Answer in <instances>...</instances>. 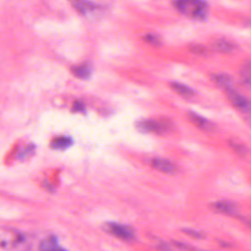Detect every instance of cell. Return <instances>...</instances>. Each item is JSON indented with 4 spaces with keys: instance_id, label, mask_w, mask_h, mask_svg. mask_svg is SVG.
<instances>
[{
    "instance_id": "cell-12",
    "label": "cell",
    "mask_w": 251,
    "mask_h": 251,
    "mask_svg": "<svg viewBox=\"0 0 251 251\" xmlns=\"http://www.w3.org/2000/svg\"><path fill=\"white\" fill-rule=\"evenodd\" d=\"M212 49L219 53L228 54L234 49V45L226 39H218L212 43Z\"/></svg>"
},
{
    "instance_id": "cell-18",
    "label": "cell",
    "mask_w": 251,
    "mask_h": 251,
    "mask_svg": "<svg viewBox=\"0 0 251 251\" xmlns=\"http://www.w3.org/2000/svg\"><path fill=\"white\" fill-rule=\"evenodd\" d=\"M172 243H173V245H174L176 248H177V249H179V250H181V251H203V250H200V249L196 248L195 246L190 245V244L185 243V242L173 240Z\"/></svg>"
},
{
    "instance_id": "cell-2",
    "label": "cell",
    "mask_w": 251,
    "mask_h": 251,
    "mask_svg": "<svg viewBox=\"0 0 251 251\" xmlns=\"http://www.w3.org/2000/svg\"><path fill=\"white\" fill-rule=\"evenodd\" d=\"M136 130L142 133H155L159 135L170 133L174 130V124L167 118L139 119L134 123Z\"/></svg>"
},
{
    "instance_id": "cell-20",
    "label": "cell",
    "mask_w": 251,
    "mask_h": 251,
    "mask_svg": "<svg viewBox=\"0 0 251 251\" xmlns=\"http://www.w3.org/2000/svg\"><path fill=\"white\" fill-rule=\"evenodd\" d=\"M190 51L198 56H205L207 54L206 47L201 44H192L190 46Z\"/></svg>"
},
{
    "instance_id": "cell-5",
    "label": "cell",
    "mask_w": 251,
    "mask_h": 251,
    "mask_svg": "<svg viewBox=\"0 0 251 251\" xmlns=\"http://www.w3.org/2000/svg\"><path fill=\"white\" fill-rule=\"evenodd\" d=\"M187 117L189 119V121L195 126H197L200 130L205 131V132H214L216 131L217 126L212 123L210 120L206 119L205 117L192 112V111H188L187 112Z\"/></svg>"
},
{
    "instance_id": "cell-10",
    "label": "cell",
    "mask_w": 251,
    "mask_h": 251,
    "mask_svg": "<svg viewBox=\"0 0 251 251\" xmlns=\"http://www.w3.org/2000/svg\"><path fill=\"white\" fill-rule=\"evenodd\" d=\"M72 73L75 76L80 79H87L91 76L92 67L88 63H83L72 68Z\"/></svg>"
},
{
    "instance_id": "cell-1",
    "label": "cell",
    "mask_w": 251,
    "mask_h": 251,
    "mask_svg": "<svg viewBox=\"0 0 251 251\" xmlns=\"http://www.w3.org/2000/svg\"><path fill=\"white\" fill-rule=\"evenodd\" d=\"M173 5L180 14L197 21H205L209 15L206 0H173Z\"/></svg>"
},
{
    "instance_id": "cell-3",
    "label": "cell",
    "mask_w": 251,
    "mask_h": 251,
    "mask_svg": "<svg viewBox=\"0 0 251 251\" xmlns=\"http://www.w3.org/2000/svg\"><path fill=\"white\" fill-rule=\"evenodd\" d=\"M104 228L113 236L126 242H131L136 238L134 229L131 226L125 224L117 222H107L104 225Z\"/></svg>"
},
{
    "instance_id": "cell-14",
    "label": "cell",
    "mask_w": 251,
    "mask_h": 251,
    "mask_svg": "<svg viewBox=\"0 0 251 251\" xmlns=\"http://www.w3.org/2000/svg\"><path fill=\"white\" fill-rule=\"evenodd\" d=\"M72 144L73 139L70 136H59L51 141L50 146L55 150H65L69 148Z\"/></svg>"
},
{
    "instance_id": "cell-9",
    "label": "cell",
    "mask_w": 251,
    "mask_h": 251,
    "mask_svg": "<svg viewBox=\"0 0 251 251\" xmlns=\"http://www.w3.org/2000/svg\"><path fill=\"white\" fill-rule=\"evenodd\" d=\"M69 2L81 15H86L97 9V5L90 0H69Z\"/></svg>"
},
{
    "instance_id": "cell-11",
    "label": "cell",
    "mask_w": 251,
    "mask_h": 251,
    "mask_svg": "<svg viewBox=\"0 0 251 251\" xmlns=\"http://www.w3.org/2000/svg\"><path fill=\"white\" fill-rule=\"evenodd\" d=\"M170 86L175 92H176L177 94H179L182 97L190 98V97L195 95L194 89H192L191 87H189L186 84H183V83H180V82H177V81H172L170 83Z\"/></svg>"
},
{
    "instance_id": "cell-7",
    "label": "cell",
    "mask_w": 251,
    "mask_h": 251,
    "mask_svg": "<svg viewBox=\"0 0 251 251\" xmlns=\"http://www.w3.org/2000/svg\"><path fill=\"white\" fill-rule=\"evenodd\" d=\"M151 167L163 174L166 175H174L176 173V166L170 160L161 158V157H156L151 160Z\"/></svg>"
},
{
    "instance_id": "cell-15",
    "label": "cell",
    "mask_w": 251,
    "mask_h": 251,
    "mask_svg": "<svg viewBox=\"0 0 251 251\" xmlns=\"http://www.w3.org/2000/svg\"><path fill=\"white\" fill-rule=\"evenodd\" d=\"M39 248L41 251H67L58 244V241L55 237H50L43 240L40 243Z\"/></svg>"
},
{
    "instance_id": "cell-21",
    "label": "cell",
    "mask_w": 251,
    "mask_h": 251,
    "mask_svg": "<svg viewBox=\"0 0 251 251\" xmlns=\"http://www.w3.org/2000/svg\"><path fill=\"white\" fill-rule=\"evenodd\" d=\"M73 112H76V113H85V106L82 102L80 101H75L73 105Z\"/></svg>"
},
{
    "instance_id": "cell-24",
    "label": "cell",
    "mask_w": 251,
    "mask_h": 251,
    "mask_svg": "<svg viewBox=\"0 0 251 251\" xmlns=\"http://www.w3.org/2000/svg\"><path fill=\"white\" fill-rule=\"evenodd\" d=\"M237 218H238V220H239L243 225H245L246 226H248L249 228H251V217L237 215Z\"/></svg>"
},
{
    "instance_id": "cell-23",
    "label": "cell",
    "mask_w": 251,
    "mask_h": 251,
    "mask_svg": "<svg viewBox=\"0 0 251 251\" xmlns=\"http://www.w3.org/2000/svg\"><path fill=\"white\" fill-rule=\"evenodd\" d=\"M156 248L159 250V251H174L173 250V247L171 245H169L168 243L164 242V241H160L157 245H156Z\"/></svg>"
},
{
    "instance_id": "cell-17",
    "label": "cell",
    "mask_w": 251,
    "mask_h": 251,
    "mask_svg": "<svg viewBox=\"0 0 251 251\" xmlns=\"http://www.w3.org/2000/svg\"><path fill=\"white\" fill-rule=\"evenodd\" d=\"M181 231L186 234L189 237L195 238V239H203L205 238V234L203 233V231L195 229V228H191V227H184L181 228Z\"/></svg>"
},
{
    "instance_id": "cell-19",
    "label": "cell",
    "mask_w": 251,
    "mask_h": 251,
    "mask_svg": "<svg viewBox=\"0 0 251 251\" xmlns=\"http://www.w3.org/2000/svg\"><path fill=\"white\" fill-rule=\"evenodd\" d=\"M143 39L145 42H147L148 44L153 45V46H160L162 44L161 38L154 33H147L146 35H144Z\"/></svg>"
},
{
    "instance_id": "cell-8",
    "label": "cell",
    "mask_w": 251,
    "mask_h": 251,
    "mask_svg": "<svg viewBox=\"0 0 251 251\" xmlns=\"http://www.w3.org/2000/svg\"><path fill=\"white\" fill-rule=\"evenodd\" d=\"M212 80L221 88L224 90H229L233 88V78L227 74L220 73V74H214L212 75Z\"/></svg>"
},
{
    "instance_id": "cell-25",
    "label": "cell",
    "mask_w": 251,
    "mask_h": 251,
    "mask_svg": "<svg viewBox=\"0 0 251 251\" xmlns=\"http://www.w3.org/2000/svg\"><path fill=\"white\" fill-rule=\"evenodd\" d=\"M244 120H245L246 124H247L248 126H251V112H250V113H247V115L245 116Z\"/></svg>"
},
{
    "instance_id": "cell-4",
    "label": "cell",
    "mask_w": 251,
    "mask_h": 251,
    "mask_svg": "<svg viewBox=\"0 0 251 251\" xmlns=\"http://www.w3.org/2000/svg\"><path fill=\"white\" fill-rule=\"evenodd\" d=\"M226 93L227 100L235 109L245 114L251 112V100L249 98L245 97L244 95L237 92L233 88L226 90Z\"/></svg>"
},
{
    "instance_id": "cell-16",
    "label": "cell",
    "mask_w": 251,
    "mask_h": 251,
    "mask_svg": "<svg viewBox=\"0 0 251 251\" xmlns=\"http://www.w3.org/2000/svg\"><path fill=\"white\" fill-rule=\"evenodd\" d=\"M228 145H229V147L231 148V150H232L235 154H237L238 156H240V157H245V156H247V154H248V152H249L248 147H247L245 144H243V143H241V142H239V141L229 140V141H228Z\"/></svg>"
},
{
    "instance_id": "cell-22",
    "label": "cell",
    "mask_w": 251,
    "mask_h": 251,
    "mask_svg": "<svg viewBox=\"0 0 251 251\" xmlns=\"http://www.w3.org/2000/svg\"><path fill=\"white\" fill-rule=\"evenodd\" d=\"M33 149H34V145L29 144V146L25 147V148L20 153V158H21V159L26 158L28 155H30V154L33 152Z\"/></svg>"
},
{
    "instance_id": "cell-6",
    "label": "cell",
    "mask_w": 251,
    "mask_h": 251,
    "mask_svg": "<svg viewBox=\"0 0 251 251\" xmlns=\"http://www.w3.org/2000/svg\"><path fill=\"white\" fill-rule=\"evenodd\" d=\"M211 209L216 213L226 215V216L235 217L238 215L237 205L227 200H219V201L213 202L211 204Z\"/></svg>"
},
{
    "instance_id": "cell-13",
    "label": "cell",
    "mask_w": 251,
    "mask_h": 251,
    "mask_svg": "<svg viewBox=\"0 0 251 251\" xmlns=\"http://www.w3.org/2000/svg\"><path fill=\"white\" fill-rule=\"evenodd\" d=\"M240 82L245 87L251 88V62H246L239 71Z\"/></svg>"
}]
</instances>
